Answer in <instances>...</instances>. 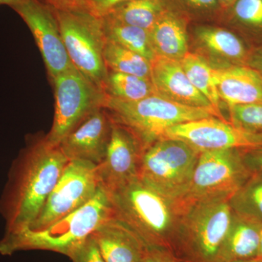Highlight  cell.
<instances>
[{"mask_svg": "<svg viewBox=\"0 0 262 262\" xmlns=\"http://www.w3.org/2000/svg\"><path fill=\"white\" fill-rule=\"evenodd\" d=\"M68 162L60 146L51 144L46 137L32 141L20 152L0 200V212L6 222L5 234L30 227Z\"/></svg>", "mask_w": 262, "mask_h": 262, "instance_id": "1", "label": "cell"}, {"mask_svg": "<svg viewBox=\"0 0 262 262\" xmlns=\"http://www.w3.org/2000/svg\"><path fill=\"white\" fill-rule=\"evenodd\" d=\"M107 193L117 220L148 247L163 248L173 254L184 209L182 200L164 195L139 177Z\"/></svg>", "mask_w": 262, "mask_h": 262, "instance_id": "2", "label": "cell"}, {"mask_svg": "<svg viewBox=\"0 0 262 262\" xmlns=\"http://www.w3.org/2000/svg\"><path fill=\"white\" fill-rule=\"evenodd\" d=\"M113 215L110 196L101 186L89 203L49 227L5 234L0 241V253L10 256L20 251L42 250L69 257L79 245Z\"/></svg>", "mask_w": 262, "mask_h": 262, "instance_id": "3", "label": "cell"}, {"mask_svg": "<svg viewBox=\"0 0 262 262\" xmlns=\"http://www.w3.org/2000/svg\"><path fill=\"white\" fill-rule=\"evenodd\" d=\"M230 196L184 202L173 255L180 262H218L233 211Z\"/></svg>", "mask_w": 262, "mask_h": 262, "instance_id": "4", "label": "cell"}, {"mask_svg": "<svg viewBox=\"0 0 262 262\" xmlns=\"http://www.w3.org/2000/svg\"><path fill=\"white\" fill-rule=\"evenodd\" d=\"M104 108L114 121L137 136L144 149L162 139L167 129L179 124L210 117L226 120L214 108L184 106L157 94L136 101L107 96Z\"/></svg>", "mask_w": 262, "mask_h": 262, "instance_id": "5", "label": "cell"}, {"mask_svg": "<svg viewBox=\"0 0 262 262\" xmlns=\"http://www.w3.org/2000/svg\"><path fill=\"white\" fill-rule=\"evenodd\" d=\"M53 10L72 64L104 92L108 70L103 58L106 38L101 17L86 11Z\"/></svg>", "mask_w": 262, "mask_h": 262, "instance_id": "6", "label": "cell"}, {"mask_svg": "<svg viewBox=\"0 0 262 262\" xmlns=\"http://www.w3.org/2000/svg\"><path fill=\"white\" fill-rule=\"evenodd\" d=\"M200 154L182 141L162 138L144 151L139 178L165 196L182 199Z\"/></svg>", "mask_w": 262, "mask_h": 262, "instance_id": "7", "label": "cell"}, {"mask_svg": "<svg viewBox=\"0 0 262 262\" xmlns=\"http://www.w3.org/2000/svg\"><path fill=\"white\" fill-rule=\"evenodd\" d=\"M55 94L53 125L46 136L53 145L62 140L86 117L104 108L106 94L88 80L75 67L52 80Z\"/></svg>", "mask_w": 262, "mask_h": 262, "instance_id": "8", "label": "cell"}, {"mask_svg": "<svg viewBox=\"0 0 262 262\" xmlns=\"http://www.w3.org/2000/svg\"><path fill=\"white\" fill-rule=\"evenodd\" d=\"M253 172L239 149L204 151L199 155L184 202L216 196H232Z\"/></svg>", "mask_w": 262, "mask_h": 262, "instance_id": "9", "label": "cell"}, {"mask_svg": "<svg viewBox=\"0 0 262 262\" xmlns=\"http://www.w3.org/2000/svg\"><path fill=\"white\" fill-rule=\"evenodd\" d=\"M100 187L96 165L83 160L69 161L40 213L27 229L46 228L77 211L94 198Z\"/></svg>", "mask_w": 262, "mask_h": 262, "instance_id": "10", "label": "cell"}, {"mask_svg": "<svg viewBox=\"0 0 262 262\" xmlns=\"http://www.w3.org/2000/svg\"><path fill=\"white\" fill-rule=\"evenodd\" d=\"M32 33L51 80L74 65L67 54L53 10L39 0H20L12 7Z\"/></svg>", "mask_w": 262, "mask_h": 262, "instance_id": "11", "label": "cell"}, {"mask_svg": "<svg viewBox=\"0 0 262 262\" xmlns=\"http://www.w3.org/2000/svg\"><path fill=\"white\" fill-rule=\"evenodd\" d=\"M163 138L182 141L200 153L261 146L231 122L215 117L179 124L167 129Z\"/></svg>", "mask_w": 262, "mask_h": 262, "instance_id": "12", "label": "cell"}, {"mask_svg": "<svg viewBox=\"0 0 262 262\" xmlns=\"http://www.w3.org/2000/svg\"><path fill=\"white\" fill-rule=\"evenodd\" d=\"M144 146L127 127L114 121L106 157L97 166L101 187L111 192L139 177Z\"/></svg>", "mask_w": 262, "mask_h": 262, "instance_id": "13", "label": "cell"}, {"mask_svg": "<svg viewBox=\"0 0 262 262\" xmlns=\"http://www.w3.org/2000/svg\"><path fill=\"white\" fill-rule=\"evenodd\" d=\"M113 125L107 110L98 108L62 140V152L69 161L83 160L98 166L106 157Z\"/></svg>", "mask_w": 262, "mask_h": 262, "instance_id": "14", "label": "cell"}, {"mask_svg": "<svg viewBox=\"0 0 262 262\" xmlns=\"http://www.w3.org/2000/svg\"><path fill=\"white\" fill-rule=\"evenodd\" d=\"M150 80L155 94L165 99L192 107L213 108L210 101L191 83L180 61L155 57L151 62Z\"/></svg>", "mask_w": 262, "mask_h": 262, "instance_id": "15", "label": "cell"}, {"mask_svg": "<svg viewBox=\"0 0 262 262\" xmlns=\"http://www.w3.org/2000/svg\"><path fill=\"white\" fill-rule=\"evenodd\" d=\"M221 101L227 106L262 105V77L247 65L227 64L213 68Z\"/></svg>", "mask_w": 262, "mask_h": 262, "instance_id": "16", "label": "cell"}, {"mask_svg": "<svg viewBox=\"0 0 262 262\" xmlns=\"http://www.w3.org/2000/svg\"><path fill=\"white\" fill-rule=\"evenodd\" d=\"M106 262H141L146 246L113 215L93 233Z\"/></svg>", "mask_w": 262, "mask_h": 262, "instance_id": "17", "label": "cell"}, {"mask_svg": "<svg viewBox=\"0 0 262 262\" xmlns=\"http://www.w3.org/2000/svg\"><path fill=\"white\" fill-rule=\"evenodd\" d=\"M187 19L168 8L150 29L151 45L157 56L180 61L188 53Z\"/></svg>", "mask_w": 262, "mask_h": 262, "instance_id": "18", "label": "cell"}, {"mask_svg": "<svg viewBox=\"0 0 262 262\" xmlns=\"http://www.w3.org/2000/svg\"><path fill=\"white\" fill-rule=\"evenodd\" d=\"M261 224L237 213L221 248L218 262L239 261L257 258L261 241Z\"/></svg>", "mask_w": 262, "mask_h": 262, "instance_id": "19", "label": "cell"}, {"mask_svg": "<svg viewBox=\"0 0 262 262\" xmlns=\"http://www.w3.org/2000/svg\"><path fill=\"white\" fill-rule=\"evenodd\" d=\"M196 36L208 51L225 58L230 64L246 65L251 48L238 34L220 27L201 25L196 27Z\"/></svg>", "mask_w": 262, "mask_h": 262, "instance_id": "20", "label": "cell"}, {"mask_svg": "<svg viewBox=\"0 0 262 262\" xmlns=\"http://www.w3.org/2000/svg\"><path fill=\"white\" fill-rule=\"evenodd\" d=\"M106 39L141 55L151 62L156 53L151 45L149 31L122 23L108 15L101 17Z\"/></svg>", "mask_w": 262, "mask_h": 262, "instance_id": "21", "label": "cell"}, {"mask_svg": "<svg viewBox=\"0 0 262 262\" xmlns=\"http://www.w3.org/2000/svg\"><path fill=\"white\" fill-rule=\"evenodd\" d=\"M168 8L167 0H128L117 5L105 15L149 31Z\"/></svg>", "mask_w": 262, "mask_h": 262, "instance_id": "22", "label": "cell"}, {"mask_svg": "<svg viewBox=\"0 0 262 262\" xmlns=\"http://www.w3.org/2000/svg\"><path fill=\"white\" fill-rule=\"evenodd\" d=\"M180 63L193 86L222 115L220 108L221 99L213 77V67L203 57L189 52L181 60Z\"/></svg>", "mask_w": 262, "mask_h": 262, "instance_id": "23", "label": "cell"}, {"mask_svg": "<svg viewBox=\"0 0 262 262\" xmlns=\"http://www.w3.org/2000/svg\"><path fill=\"white\" fill-rule=\"evenodd\" d=\"M222 15L245 35L259 39L262 46V0H236Z\"/></svg>", "mask_w": 262, "mask_h": 262, "instance_id": "24", "label": "cell"}, {"mask_svg": "<svg viewBox=\"0 0 262 262\" xmlns=\"http://www.w3.org/2000/svg\"><path fill=\"white\" fill-rule=\"evenodd\" d=\"M103 58L108 71L150 79L151 62L113 41L106 39Z\"/></svg>", "mask_w": 262, "mask_h": 262, "instance_id": "25", "label": "cell"}, {"mask_svg": "<svg viewBox=\"0 0 262 262\" xmlns=\"http://www.w3.org/2000/svg\"><path fill=\"white\" fill-rule=\"evenodd\" d=\"M234 213L262 224V171H254L229 198Z\"/></svg>", "mask_w": 262, "mask_h": 262, "instance_id": "26", "label": "cell"}, {"mask_svg": "<svg viewBox=\"0 0 262 262\" xmlns=\"http://www.w3.org/2000/svg\"><path fill=\"white\" fill-rule=\"evenodd\" d=\"M105 94L112 98L126 101L144 99L155 94L150 79L108 71Z\"/></svg>", "mask_w": 262, "mask_h": 262, "instance_id": "27", "label": "cell"}, {"mask_svg": "<svg viewBox=\"0 0 262 262\" xmlns=\"http://www.w3.org/2000/svg\"><path fill=\"white\" fill-rule=\"evenodd\" d=\"M229 122L262 146V105L227 106Z\"/></svg>", "mask_w": 262, "mask_h": 262, "instance_id": "28", "label": "cell"}, {"mask_svg": "<svg viewBox=\"0 0 262 262\" xmlns=\"http://www.w3.org/2000/svg\"><path fill=\"white\" fill-rule=\"evenodd\" d=\"M171 9L178 11L186 18H211L222 15L217 0H167Z\"/></svg>", "mask_w": 262, "mask_h": 262, "instance_id": "29", "label": "cell"}, {"mask_svg": "<svg viewBox=\"0 0 262 262\" xmlns=\"http://www.w3.org/2000/svg\"><path fill=\"white\" fill-rule=\"evenodd\" d=\"M69 258L72 262H106L93 234L79 245Z\"/></svg>", "mask_w": 262, "mask_h": 262, "instance_id": "30", "label": "cell"}, {"mask_svg": "<svg viewBox=\"0 0 262 262\" xmlns=\"http://www.w3.org/2000/svg\"><path fill=\"white\" fill-rule=\"evenodd\" d=\"M53 10L60 11L95 12L90 0H39Z\"/></svg>", "mask_w": 262, "mask_h": 262, "instance_id": "31", "label": "cell"}, {"mask_svg": "<svg viewBox=\"0 0 262 262\" xmlns=\"http://www.w3.org/2000/svg\"><path fill=\"white\" fill-rule=\"evenodd\" d=\"M141 262H180L178 258L168 251L163 248L148 247Z\"/></svg>", "mask_w": 262, "mask_h": 262, "instance_id": "32", "label": "cell"}, {"mask_svg": "<svg viewBox=\"0 0 262 262\" xmlns=\"http://www.w3.org/2000/svg\"><path fill=\"white\" fill-rule=\"evenodd\" d=\"M243 158L251 172L262 171V146L241 149Z\"/></svg>", "mask_w": 262, "mask_h": 262, "instance_id": "33", "label": "cell"}, {"mask_svg": "<svg viewBox=\"0 0 262 262\" xmlns=\"http://www.w3.org/2000/svg\"><path fill=\"white\" fill-rule=\"evenodd\" d=\"M93 8L98 16L102 17L107 14L117 5L122 4L128 0H90Z\"/></svg>", "mask_w": 262, "mask_h": 262, "instance_id": "34", "label": "cell"}, {"mask_svg": "<svg viewBox=\"0 0 262 262\" xmlns=\"http://www.w3.org/2000/svg\"><path fill=\"white\" fill-rule=\"evenodd\" d=\"M246 65L256 70L262 77V46L251 49Z\"/></svg>", "mask_w": 262, "mask_h": 262, "instance_id": "35", "label": "cell"}, {"mask_svg": "<svg viewBox=\"0 0 262 262\" xmlns=\"http://www.w3.org/2000/svg\"><path fill=\"white\" fill-rule=\"evenodd\" d=\"M236 0H217L222 12L229 8Z\"/></svg>", "mask_w": 262, "mask_h": 262, "instance_id": "36", "label": "cell"}, {"mask_svg": "<svg viewBox=\"0 0 262 262\" xmlns=\"http://www.w3.org/2000/svg\"><path fill=\"white\" fill-rule=\"evenodd\" d=\"M20 1V0H0V6L1 5H8V6L12 8L14 5L18 4Z\"/></svg>", "mask_w": 262, "mask_h": 262, "instance_id": "37", "label": "cell"}, {"mask_svg": "<svg viewBox=\"0 0 262 262\" xmlns=\"http://www.w3.org/2000/svg\"><path fill=\"white\" fill-rule=\"evenodd\" d=\"M225 262H262V260L260 258H253V259L248 260H239V261H231Z\"/></svg>", "mask_w": 262, "mask_h": 262, "instance_id": "38", "label": "cell"}, {"mask_svg": "<svg viewBox=\"0 0 262 262\" xmlns=\"http://www.w3.org/2000/svg\"><path fill=\"white\" fill-rule=\"evenodd\" d=\"M258 257L262 260V224L261 227V241H260L259 252H258Z\"/></svg>", "mask_w": 262, "mask_h": 262, "instance_id": "39", "label": "cell"}]
</instances>
